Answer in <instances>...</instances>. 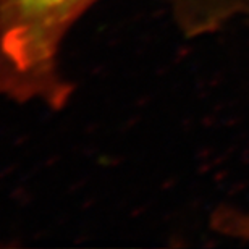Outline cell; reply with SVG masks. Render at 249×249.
Segmentation results:
<instances>
[{
	"instance_id": "obj_1",
	"label": "cell",
	"mask_w": 249,
	"mask_h": 249,
	"mask_svg": "<svg viewBox=\"0 0 249 249\" xmlns=\"http://www.w3.org/2000/svg\"><path fill=\"white\" fill-rule=\"evenodd\" d=\"M99 0H0V97L58 110L71 96L58 67L65 36Z\"/></svg>"
},
{
	"instance_id": "obj_2",
	"label": "cell",
	"mask_w": 249,
	"mask_h": 249,
	"mask_svg": "<svg viewBox=\"0 0 249 249\" xmlns=\"http://www.w3.org/2000/svg\"><path fill=\"white\" fill-rule=\"evenodd\" d=\"M245 15L249 18V0H245Z\"/></svg>"
}]
</instances>
